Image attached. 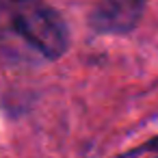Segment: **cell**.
Returning a JSON list of instances; mask_svg holds the SVG:
<instances>
[{
  "label": "cell",
  "mask_w": 158,
  "mask_h": 158,
  "mask_svg": "<svg viewBox=\"0 0 158 158\" xmlns=\"http://www.w3.org/2000/svg\"><path fill=\"white\" fill-rule=\"evenodd\" d=\"M128 154H136V156H158V136L152 139V141H147L145 145H141V147L128 152Z\"/></svg>",
  "instance_id": "3957f363"
},
{
  "label": "cell",
  "mask_w": 158,
  "mask_h": 158,
  "mask_svg": "<svg viewBox=\"0 0 158 158\" xmlns=\"http://www.w3.org/2000/svg\"><path fill=\"white\" fill-rule=\"evenodd\" d=\"M0 41L20 59L56 61L69 46L63 18L44 0H13L0 5Z\"/></svg>",
  "instance_id": "6da1fadb"
},
{
  "label": "cell",
  "mask_w": 158,
  "mask_h": 158,
  "mask_svg": "<svg viewBox=\"0 0 158 158\" xmlns=\"http://www.w3.org/2000/svg\"><path fill=\"white\" fill-rule=\"evenodd\" d=\"M2 2H13V0H0V5H2Z\"/></svg>",
  "instance_id": "277c9868"
},
{
  "label": "cell",
  "mask_w": 158,
  "mask_h": 158,
  "mask_svg": "<svg viewBox=\"0 0 158 158\" xmlns=\"http://www.w3.org/2000/svg\"><path fill=\"white\" fill-rule=\"evenodd\" d=\"M143 13V0H102L93 13V24L102 33H128Z\"/></svg>",
  "instance_id": "7a4b0ae2"
}]
</instances>
